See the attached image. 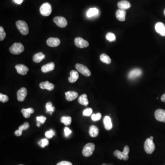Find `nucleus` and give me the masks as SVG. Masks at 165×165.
Listing matches in <instances>:
<instances>
[{
	"label": "nucleus",
	"mask_w": 165,
	"mask_h": 165,
	"mask_svg": "<svg viewBox=\"0 0 165 165\" xmlns=\"http://www.w3.org/2000/svg\"><path fill=\"white\" fill-rule=\"evenodd\" d=\"M26 109H27V111L29 113H30V114H32L34 112V109L32 108H29Z\"/></svg>",
	"instance_id": "37998d69"
},
{
	"label": "nucleus",
	"mask_w": 165,
	"mask_h": 165,
	"mask_svg": "<svg viewBox=\"0 0 165 165\" xmlns=\"http://www.w3.org/2000/svg\"><path fill=\"white\" fill-rule=\"evenodd\" d=\"M156 31L162 36H165V25L161 22H157L155 25Z\"/></svg>",
	"instance_id": "f8f14e48"
},
{
	"label": "nucleus",
	"mask_w": 165,
	"mask_h": 165,
	"mask_svg": "<svg viewBox=\"0 0 165 165\" xmlns=\"http://www.w3.org/2000/svg\"><path fill=\"white\" fill-rule=\"evenodd\" d=\"M57 165H73V164L69 161H62L57 163Z\"/></svg>",
	"instance_id": "a19ab883"
},
{
	"label": "nucleus",
	"mask_w": 165,
	"mask_h": 165,
	"mask_svg": "<svg viewBox=\"0 0 165 165\" xmlns=\"http://www.w3.org/2000/svg\"><path fill=\"white\" fill-rule=\"evenodd\" d=\"M164 95H165V94H164Z\"/></svg>",
	"instance_id": "5fc2aeb1"
},
{
	"label": "nucleus",
	"mask_w": 165,
	"mask_h": 165,
	"mask_svg": "<svg viewBox=\"0 0 165 165\" xmlns=\"http://www.w3.org/2000/svg\"><path fill=\"white\" fill-rule=\"evenodd\" d=\"M53 21L57 24V26L60 28H65L67 24V21L66 19L64 17L58 16L55 17L53 19Z\"/></svg>",
	"instance_id": "0eeeda50"
},
{
	"label": "nucleus",
	"mask_w": 165,
	"mask_h": 165,
	"mask_svg": "<svg viewBox=\"0 0 165 165\" xmlns=\"http://www.w3.org/2000/svg\"><path fill=\"white\" fill-rule=\"evenodd\" d=\"M74 43L75 46L79 48L87 47L89 46V43L88 41L79 37L75 39Z\"/></svg>",
	"instance_id": "6e6552de"
},
{
	"label": "nucleus",
	"mask_w": 165,
	"mask_h": 165,
	"mask_svg": "<svg viewBox=\"0 0 165 165\" xmlns=\"http://www.w3.org/2000/svg\"><path fill=\"white\" fill-rule=\"evenodd\" d=\"M9 100V98L7 95L0 94V101L2 102L6 103L8 102Z\"/></svg>",
	"instance_id": "c9c22d12"
},
{
	"label": "nucleus",
	"mask_w": 165,
	"mask_h": 165,
	"mask_svg": "<svg viewBox=\"0 0 165 165\" xmlns=\"http://www.w3.org/2000/svg\"><path fill=\"white\" fill-rule=\"evenodd\" d=\"M29 124L28 122H25L23 125H21L19 127V129L21 130H25L29 128Z\"/></svg>",
	"instance_id": "e433bc0d"
},
{
	"label": "nucleus",
	"mask_w": 165,
	"mask_h": 165,
	"mask_svg": "<svg viewBox=\"0 0 165 165\" xmlns=\"http://www.w3.org/2000/svg\"></svg>",
	"instance_id": "603ef678"
},
{
	"label": "nucleus",
	"mask_w": 165,
	"mask_h": 165,
	"mask_svg": "<svg viewBox=\"0 0 165 165\" xmlns=\"http://www.w3.org/2000/svg\"><path fill=\"white\" fill-rule=\"evenodd\" d=\"M101 118V114L100 113H97V114H93L91 116V119L93 121H97L100 120Z\"/></svg>",
	"instance_id": "f704fd0d"
},
{
	"label": "nucleus",
	"mask_w": 165,
	"mask_h": 165,
	"mask_svg": "<svg viewBox=\"0 0 165 165\" xmlns=\"http://www.w3.org/2000/svg\"><path fill=\"white\" fill-rule=\"evenodd\" d=\"M100 60L103 63L107 64H109L112 62V60L110 58V57L108 56V55H106V54H105V53L102 54L100 56Z\"/></svg>",
	"instance_id": "a878e982"
},
{
	"label": "nucleus",
	"mask_w": 165,
	"mask_h": 165,
	"mask_svg": "<svg viewBox=\"0 0 165 165\" xmlns=\"http://www.w3.org/2000/svg\"><path fill=\"white\" fill-rule=\"evenodd\" d=\"M23 1V0H15L14 2L16 4H21Z\"/></svg>",
	"instance_id": "c03bdc74"
},
{
	"label": "nucleus",
	"mask_w": 165,
	"mask_h": 165,
	"mask_svg": "<svg viewBox=\"0 0 165 165\" xmlns=\"http://www.w3.org/2000/svg\"><path fill=\"white\" fill-rule=\"evenodd\" d=\"M46 109L47 112H49L50 113V114H52V112L55 111V107L53 106L51 102H48L47 103L46 105Z\"/></svg>",
	"instance_id": "c85d7f7f"
},
{
	"label": "nucleus",
	"mask_w": 165,
	"mask_h": 165,
	"mask_svg": "<svg viewBox=\"0 0 165 165\" xmlns=\"http://www.w3.org/2000/svg\"><path fill=\"white\" fill-rule=\"evenodd\" d=\"M113 155L115 156L118 157L119 159H123L124 160H129V156L128 155H126L123 151L121 152L119 150H116L113 153Z\"/></svg>",
	"instance_id": "aec40b11"
},
{
	"label": "nucleus",
	"mask_w": 165,
	"mask_h": 165,
	"mask_svg": "<svg viewBox=\"0 0 165 165\" xmlns=\"http://www.w3.org/2000/svg\"><path fill=\"white\" fill-rule=\"evenodd\" d=\"M78 102L79 104L82 105L87 106L89 104L87 95L83 94L80 95L78 98Z\"/></svg>",
	"instance_id": "393cba45"
},
{
	"label": "nucleus",
	"mask_w": 165,
	"mask_h": 165,
	"mask_svg": "<svg viewBox=\"0 0 165 165\" xmlns=\"http://www.w3.org/2000/svg\"><path fill=\"white\" fill-rule=\"evenodd\" d=\"M75 68L77 71L85 77H90L91 75V72L88 67L81 64H77L75 65Z\"/></svg>",
	"instance_id": "423d86ee"
},
{
	"label": "nucleus",
	"mask_w": 165,
	"mask_h": 165,
	"mask_svg": "<svg viewBox=\"0 0 165 165\" xmlns=\"http://www.w3.org/2000/svg\"><path fill=\"white\" fill-rule=\"evenodd\" d=\"M95 145L92 143H89L86 144L84 147L82 154L84 156L89 157L91 156L94 151Z\"/></svg>",
	"instance_id": "7ed1b4c3"
},
{
	"label": "nucleus",
	"mask_w": 165,
	"mask_h": 165,
	"mask_svg": "<svg viewBox=\"0 0 165 165\" xmlns=\"http://www.w3.org/2000/svg\"><path fill=\"white\" fill-rule=\"evenodd\" d=\"M126 11L119 9L116 11V17L120 21L123 22L126 19Z\"/></svg>",
	"instance_id": "dca6fc26"
},
{
	"label": "nucleus",
	"mask_w": 165,
	"mask_h": 165,
	"mask_svg": "<svg viewBox=\"0 0 165 165\" xmlns=\"http://www.w3.org/2000/svg\"><path fill=\"white\" fill-rule=\"evenodd\" d=\"M102 165H108L107 164H105V163H104V164H103Z\"/></svg>",
	"instance_id": "8fccbe9b"
},
{
	"label": "nucleus",
	"mask_w": 165,
	"mask_h": 165,
	"mask_svg": "<svg viewBox=\"0 0 165 165\" xmlns=\"http://www.w3.org/2000/svg\"><path fill=\"white\" fill-rule=\"evenodd\" d=\"M161 100L162 102H165V95H162L161 97Z\"/></svg>",
	"instance_id": "a18cd8bd"
},
{
	"label": "nucleus",
	"mask_w": 165,
	"mask_h": 165,
	"mask_svg": "<svg viewBox=\"0 0 165 165\" xmlns=\"http://www.w3.org/2000/svg\"><path fill=\"white\" fill-rule=\"evenodd\" d=\"M37 126H38V127H40V124H41V123H40V122H39L37 121Z\"/></svg>",
	"instance_id": "49530a36"
},
{
	"label": "nucleus",
	"mask_w": 165,
	"mask_h": 165,
	"mask_svg": "<svg viewBox=\"0 0 165 165\" xmlns=\"http://www.w3.org/2000/svg\"><path fill=\"white\" fill-rule=\"evenodd\" d=\"M22 134V131L20 129L17 130L15 132V135L16 136H20Z\"/></svg>",
	"instance_id": "79ce46f5"
},
{
	"label": "nucleus",
	"mask_w": 165,
	"mask_h": 165,
	"mask_svg": "<svg viewBox=\"0 0 165 165\" xmlns=\"http://www.w3.org/2000/svg\"><path fill=\"white\" fill-rule=\"evenodd\" d=\"M99 134V129L98 128L94 125H92L90 127L89 130V134L93 138L97 137Z\"/></svg>",
	"instance_id": "b1692460"
},
{
	"label": "nucleus",
	"mask_w": 165,
	"mask_h": 165,
	"mask_svg": "<svg viewBox=\"0 0 165 165\" xmlns=\"http://www.w3.org/2000/svg\"><path fill=\"white\" fill-rule=\"evenodd\" d=\"M61 122L66 126L70 125L72 122V118L68 116H64L61 118Z\"/></svg>",
	"instance_id": "cd10ccee"
},
{
	"label": "nucleus",
	"mask_w": 165,
	"mask_h": 165,
	"mask_svg": "<svg viewBox=\"0 0 165 165\" xmlns=\"http://www.w3.org/2000/svg\"><path fill=\"white\" fill-rule=\"evenodd\" d=\"M98 13H99V10L98 9L96 8H91L88 11L86 15L88 18H91V17L96 16Z\"/></svg>",
	"instance_id": "bb28decb"
},
{
	"label": "nucleus",
	"mask_w": 165,
	"mask_h": 165,
	"mask_svg": "<svg viewBox=\"0 0 165 165\" xmlns=\"http://www.w3.org/2000/svg\"><path fill=\"white\" fill-rule=\"evenodd\" d=\"M13 1H15V0H13Z\"/></svg>",
	"instance_id": "864d4df0"
},
{
	"label": "nucleus",
	"mask_w": 165,
	"mask_h": 165,
	"mask_svg": "<svg viewBox=\"0 0 165 165\" xmlns=\"http://www.w3.org/2000/svg\"><path fill=\"white\" fill-rule=\"evenodd\" d=\"M108 165H113V164H111V163H109V164H107Z\"/></svg>",
	"instance_id": "09e8293b"
},
{
	"label": "nucleus",
	"mask_w": 165,
	"mask_h": 165,
	"mask_svg": "<svg viewBox=\"0 0 165 165\" xmlns=\"http://www.w3.org/2000/svg\"><path fill=\"white\" fill-rule=\"evenodd\" d=\"M78 93L75 91H67L65 93L66 99L68 101H72L76 99Z\"/></svg>",
	"instance_id": "f3484780"
},
{
	"label": "nucleus",
	"mask_w": 165,
	"mask_h": 165,
	"mask_svg": "<svg viewBox=\"0 0 165 165\" xmlns=\"http://www.w3.org/2000/svg\"><path fill=\"white\" fill-rule=\"evenodd\" d=\"M93 110L91 108H86L84 110L83 112V115L84 116H91Z\"/></svg>",
	"instance_id": "72a5a7b5"
},
{
	"label": "nucleus",
	"mask_w": 165,
	"mask_h": 165,
	"mask_svg": "<svg viewBox=\"0 0 165 165\" xmlns=\"http://www.w3.org/2000/svg\"><path fill=\"white\" fill-rule=\"evenodd\" d=\"M27 89L24 87H22L17 92V99L20 102H22L25 100L27 95Z\"/></svg>",
	"instance_id": "9b49d317"
},
{
	"label": "nucleus",
	"mask_w": 165,
	"mask_h": 165,
	"mask_svg": "<svg viewBox=\"0 0 165 165\" xmlns=\"http://www.w3.org/2000/svg\"><path fill=\"white\" fill-rule=\"evenodd\" d=\"M64 131L65 136L66 137H68L72 133V131L69 128H67V127H65L64 128Z\"/></svg>",
	"instance_id": "ea45409f"
},
{
	"label": "nucleus",
	"mask_w": 165,
	"mask_h": 165,
	"mask_svg": "<svg viewBox=\"0 0 165 165\" xmlns=\"http://www.w3.org/2000/svg\"><path fill=\"white\" fill-rule=\"evenodd\" d=\"M155 118L157 120L165 122V110L157 109L155 112Z\"/></svg>",
	"instance_id": "9d476101"
},
{
	"label": "nucleus",
	"mask_w": 165,
	"mask_h": 165,
	"mask_svg": "<svg viewBox=\"0 0 165 165\" xmlns=\"http://www.w3.org/2000/svg\"><path fill=\"white\" fill-rule=\"evenodd\" d=\"M70 76L68 77V81L71 83H74L76 82L79 77L78 73L75 70H72L70 72Z\"/></svg>",
	"instance_id": "4be33fe9"
},
{
	"label": "nucleus",
	"mask_w": 165,
	"mask_h": 165,
	"mask_svg": "<svg viewBox=\"0 0 165 165\" xmlns=\"http://www.w3.org/2000/svg\"><path fill=\"white\" fill-rule=\"evenodd\" d=\"M37 121L39 122L41 124H43L46 120V118L43 116H39L36 118Z\"/></svg>",
	"instance_id": "58836bf2"
},
{
	"label": "nucleus",
	"mask_w": 165,
	"mask_h": 165,
	"mask_svg": "<svg viewBox=\"0 0 165 165\" xmlns=\"http://www.w3.org/2000/svg\"><path fill=\"white\" fill-rule=\"evenodd\" d=\"M55 64L53 62L49 63L41 67V71L43 73H46L50 71H52L54 70L55 68Z\"/></svg>",
	"instance_id": "412c9836"
},
{
	"label": "nucleus",
	"mask_w": 165,
	"mask_h": 165,
	"mask_svg": "<svg viewBox=\"0 0 165 165\" xmlns=\"http://www.w3.org/2000/svg\"><path fill=\"white\" fill-rule=\"evenodd\" d=\"M46 56L42 52L35 54L33 57V60L34 62L36 63H40L42 60L45 59Z\"/></svg>",
	"instance_id": "5701e85b"
},
{
	"label": "nucleus",
	"mask_w": 165,
	"mask_h": 165,
	"mask_svg": "<svg viewBox=\"0 0 165 165\" xmlns=\"http://www.w3.org/2000/svg\"><path fill=\"white\" fill-rule=\"evenodd\" d=\"M6 36V32L2 26L0 27V40L2 41L5 39Z\"/></svg>",
	"instance_id": "2f4dec72"
},
{
	"label": "nucleus",
	"mask_w": 165,
	"mask_h": 165,
	"mask_svg": "<svg viewBox=\"0 0 165 165\" xmlns=\"http://www.w3.org/2000/svg\"><path fill=\"white\" fill-rule=\"evenodd\" d=\"M164 15H165V9L164 10Z\"/></svg>",
	"instance_id": "3c124183"
},
{
	"label": "nucleus",
	"mask_w": 165,
	"mask_h": 165,
	"mask_svg": "<svg viewBox=\"0 0 165 165\" xmlns=\"http://www.w3.org/2000/svg\"><path fill=\"white\" fill-rule=\"evenodd\" d=\"M55 135V132L52 129H50V130L46 131L45 133V135L46 137L48 139L52 138L53 136Z\"/></svg>",
	"instance_id": "473e14b6"
},
{
	"label": "nucleus",
	"mask_w": 165,
	"mask_h": 165,
	"mask_svg": "<svg viewBox=\"0 0 165 165\" xmlns=\"http://www.w3.org/2000/svg\"><path fill=\"white\" fill-rule=\"evenodd\" d=\"M144 149L147 154H151L154 152L155 150V145L153 139H147L144 144Z\"/></svg>",
	"instance_id": "20e7f679"
},
{
	"label": "nucleus",
	"mask_w": 165,
	"mask_h": 165,
	"mask_svg": "<svg viewBox=\"0 0 165 165\" xmlns=\"http://www.w3.org/2000/svg\"><path fill=\"white\" fill-rule=\"evenodd\" d=\"M15 68H16L18 74L22 75H26L29 70L28 67L23 64L17 65L15 66Z\"/></svg>",
	"instance_id": "ddd939ff"
},
{
	"label": "nucleus",
	"mask_w": 165,
	"mask_h": 165,
	"mask_svg": "<svg viewBox=\"0 0 165 165\" xmlns=\"http://www.w3.org/2000/svg\"><path fill=\"white\" fill-rule=\"evenodd\" d=\"M22 113L23 117L24 118L28 119L30 117V115L31 114L30 113H29L27 111V109H22L21 110Z\"/></svg>",
	"instance_id": "4c0bfd02"
},
{
	"label": "nucleus",
	"mask_w": 165,
	"mask_h": 165,
	"mask_svg": "<svg viewBox=\"0 0 165 165\" xmlns=\"http://www.w3.org/2000/svg\"><path fill=\"white\" fill-rule=\"evenodd\" d=\"M49 144L48 140L47 139H41L39 142H38L39 145L42 148H44L45 146H46Z\"/></svg>",
	"instance_id": "7c9ffc66"
},
{
	"label": "nucleus",
	"mask_w": 165,
	"mask_h": 165,
	"mask_svg": "<svg viewBox=\"0 0 165 165\" xmlns=\"http://www.w3.org/2000/svg\"><path fill=\"white\" fill-rule=\"evenodd\" d=\"M40 13L44 16H48L51 14L52 12L51 5L47 2L41 5L40 9Z\"/></svg>",
	"instance_id": "39448f33"
},
{
	"label": "nucleus",
	"mask_w": 165,
	"mask_h": 165,
	"mask_svg": "<svg viewBox=\"0 0 165 165\" xmlns=\"http://www.w3.org/2000/svg\"><path fill=\"white\" fill-rule=\"evenodd\" d=\"M40 87L42 90L46 89L49 91H52L54 90L55 86L53 84L50 83L49 81H46L40 83Z\"/></svg>",
	"instance_id": "2eb2a0df"
},
{
	"label": "nucleus",
	"mask_w": 165,
	"mask_h": 165,
	"mask_svg": "<svg viewBox=\"0 0 165 165\" xmlns=\"http://www.w3.org/2000/svg\"><path fill=\"white\" fill-rule=\"evenodd\" d=\"M118 6L119 9H120L126 10L130 8L131 5L130 2L128 1L122 0V1H120L118 3Z\"/></svg>",
	"instance_id": "6ab92c4d"
},
{
	"label": "nucleus",
	"mask_w": 165,
	"mask_h": 165,
	"mask_svg": "<svg viewBox=\"0 0 165 165\" xmlns=\"http://www.w3.org/2000/svg\"><path fill=\"white\" fill-rule=\"evenodd\" d=\"M16 25L21 34L24 36L28 34L29 32L28 25L25 21L22 20L18 21L16 22Z\"/></svg>",
	"instance_id": "f257e3e1"
},
{
	"label": "nucleus",
	"mask_w": 165,
	"mask_h": 165,
	"mask_svg": "<svg viewBox=\"0 0 165 165\" xmlns=\"http://www.w3.org/2000/svg\"><path fill=\"white\" fill-rule=\"evenodd\" d=\"M106 40L110 42H114L116 41V37L115 35L111 32L107 33L105 36Z\"/></svg>",
	"instance_id": "c756f323"
},
{
	"label": "nucleus",
	"mask_w": 165,
	"mask_h": 165,
	"mask_svg": "<svg viewBox=\"0 0 165 165\" xmlns=\"http://www.w3.org/2000/svg\"><path fill=\"white\" fill-rule=\"evenodd\" d=\"M150 139H153H153H154V138H153V136H150Z\"/></svg>",
	"instance_id": "de8ad7c7"
},
{
	"label": "nucleus",
	"mask_w": 165,
	"mask_h": 165,
	"mask_svg": "<svg viewBox=\"0 0 165 165\" xmlns=\"http://www.w3.org/2000/svg\"><path fill=\"white\" fill-rule=\"evenodd\" d=\"M24 50V46L21 43H14L9 48L10 52L14 55H19L23 52Z\"/></svg>",
	"instance_id": "f03ea898"
},
{
	"label": "nucleus",
	"mask_w": 165,
	"mask_h": 165,
	"mask_svg": "<svg viewBox=\"0 0 165 165\" xmlns=\"http://www.w3.org/2000/svg\"><path fill=\"white\" fill-rule=\"evenodd\" d=\"M142 71L139 68H134L130 71L128 74V78L129 79H134L139 77L142 75Z\"/></svg>",
	"instance_id": "1a4fd4ad"
},
{
	"label": "nucleus",
	"mask_w": 165,
	"mask_h": 165,
	"mask_svg": "<svg viewBox=\"0 0 165 165\" xmlns=\"http://www.w3.org/2000/svg\"><path fill=\"white\" fill-rule=\"evenodd\" d=\"M46 43L48 46H49L55 47L59 46L61 43V41L58 38L50 37L47 40Z\"/></svg>",
	"instance_id": "4468645a"
},
{
	"label": "nucleus",
	"mask_w": 165,
	"mask_h": 165,
	"mask_svg": "<svg viewBox=\"0 0 165 165\" xmlns=\"http://www.w3.org/2000/svg\"><path fill=\"white\" fill-rule=\"evenodd\" d=\"M103 123L105 128L106 130L111 129L112 128V123L111 118L109 116H105L103 119Z\"/></svg>",
	"instance_id": "a211bd4d"
}]
</instances>
